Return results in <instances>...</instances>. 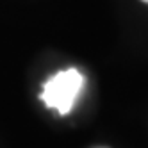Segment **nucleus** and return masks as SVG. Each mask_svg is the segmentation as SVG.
Masks as SVG:
<instances>
[{
    "label": "nucleus",
    "mask_w": 148,
    "mask_h": 148,
    "mask_svg": "<svg viewBox=\"0 0 148 148\" xmlns=\"http://www.w3.org/2000/svg\"><path fill=\"white\" fill-rule=\"evenodd\" d=\"M84 88V75L77 68H68L52 75L41 91V100L47 107L57 111L61 116L68 114L79 100Z\"/></svg>",
    "instance_id": "obj_1"
},
{
    "label": "nucleus",
    "mask_w": 148,
    "mask_h": 148,
    "mask_svg": "<svg viewBox=\"0 0 148 148\" xmlns=\"http://www.w3.org/2000/svg\"><path fill=\"white\" fill-rule=\"evenodd\" d=\"M143 2H146V4H148V0H143Z\"/></svg>",
    "instance_id": "obj_2"
},
{
    "label": "nucleus",
    "mask_w": 148,
    "mask_h": 148,
    "mask_svg": "<svg viewBox=\"0 0 148 148\" xmlns=\"http://www.w3.org/2000/svg\"><path fill=\"white\" fill-rule=\"evenodd\" d=\"M97 148H103V146H97Z\"/></svg>",
    "instance_id": "obj_3"
}]
</instances>
